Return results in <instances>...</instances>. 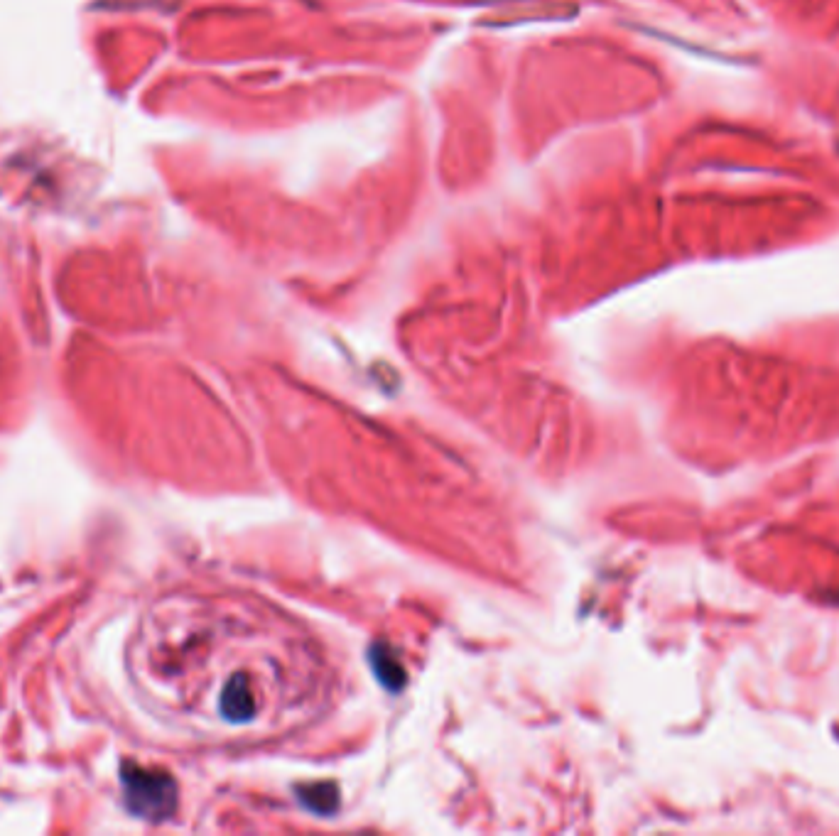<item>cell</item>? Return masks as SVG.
Wrapping results in <instances>:
<instances>
[{"label":"cell","mask_w":839,"mask_h":836,"mask_svg":"<svg viewBox=\"0 0 839 836\" xmlns=\"http://www.w3.org/2000/svg\"><path fill=\"white\" fill-rule=\"evenodd\" d=\"M187 714L234 743H268L317 724L337 675L302 621L261 596H219L184 623Z\"/></svg>","instance_id":"obj_1"}]
</instances>
